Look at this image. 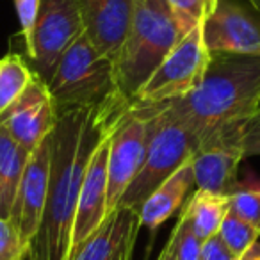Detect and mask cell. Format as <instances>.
<instances>
[{"label": "cell", "mask_w": 260, "mask_h": 260, "mask_svg": "<svg viewBox=\"0 0 260 260\" xmlns=\"http://www.w3.org/2000/svg\"><path fill=\"white\" fill-rule=\"evenodd\" d=\"M130 104L57 118L52 132V168L41 223L27 260H70L77 203L93 150L123 118Z\"/></svg>", "instance_id": "6da1fadb"}, {"label": "cell", "mask_w": 260, "mask_h": 260, "mask_svg": "<svg viewBox=\"0 0 260 260\" xmlns=\"http://www.w3.org/2000/svg\"><path fill=\"white\" fill-rule=\"evenodd\" d=\"M260 102L258 55L210 52L200 86L166 109L198 141L234 123L244 121Z\"/></svg>", "instance_id": "7a4b0ae2"}, {"label": "cell", "mask_w": 260, "mask_h": 260, "mask_svg": "<svg viewBox=\"0 0 260 260\" xmlns=\"http://www.w3.org/2000/svg\"><path fill=\"white\" fill-rule=\"evenodd\" d=\"M185 34L166 0H136L128 34L114 61L119 94L130 105L143 84Z\"/></svg>", "instance_id": "3957f363"}, {"label": "cell", "mask_w": 260, "mask_h": 260, "mask_svg": "<svg viewBox=\"0 0 260 260\" xmlns=\"http://www.w3.org/2000/svg\"><path fill=\"white\" fill-rule=\"evenodd\" d=\"M48 93L57 118L73 112L102 111L114 104H128L116 84L114 61L102 55L82 32L62 54Z\"/></svg>", "instance_id": "277c9868"}, {"label": "cell", "mask_w": 260, "mask_h": 260, "mask_svg": "<svg viewBox=\"0 0 260 260\" xmlns=\"http://www.w3.org/2000/svg\"><path fill=\"white\" fill-rule=\"evenodd\" d=\"M196 150H198V141L194 136L168 112L166 104L157 105L145 162L126 187L118 207L139 212L146 198L178 168L191 160Z\"/></svg>", "instance_id": "5b68a950"}, {"label": "cell", "mask_w": 260, "mask_h": 260, "mask_svg": "<svg viewBox=\"0 0 260 260\" xmlns=\"http://www.w3.org/2000/svg\"><path fill=\"white\" fill-rule=\"evenodd\" d=\"M157 105L132 104L109 139L107 216L118 209L121 196L145 162Z\"/></svg>", "instance_id": "8992f818"}, {"label": "cell", "mask_w": 260, "mask_h": 260, "mask_svg": "<svg viewBox=\"0 0 260 260\" xmlns=\"http://www.w3.org/2000/svg\"><path fill=\"white\" fill-rule=\"evenodd\" d=\"M209 61L210 52L203 41L202 25H198L171 48L132 104L160 105L185 96L200 86Z\"/></svg>", "instance_id": "52a82bcc"}, {"label": "cell", "mask_w": 260, "mask_h": 260, "mask_svg": "<svg viewBox=\"0 0 260 260\" xmlns=\"http://www.w3.org/2000/svg\"><path fill=\"white\" fill-rule=\"evenodd\" d=\"M84 32L79 0H41L27 57L36 79L48 84L62 54Z\"/></svg>", "instance_id": "ba28073f"}, {"label": "cell", "mask_w": 260, "mask_h": 260, "mask_svg": "<svg viewBox=\"0 0 260 260\" xmlns=\"http://www.w3.org/2000/svg\"><path fill=\"white\" fill-rule=\"evenodd\" d=\"M202 34L209 52L260 57V13L249 0H217Z\"/></svg>", "instance_id": "9c48e42d"}, {"label": "cell", "mask_w": 260, "mask_h": 260, "mask_svg": "<svg viewBox=\"0 0 260 260\" xmlns=\"http://www.w3.org/2000/svg\"><path fill=\"white\" fill-rule=\"evenodd\" d=\"M52 168V134L47 136L32 150L16 192L15 205L11 210V223L15 224L20 239L29 248L36 235L47 202L48 184Z\"/></svg>", "instance_id": "30bf717a"}, {"label": "cell", "mask_w": 260, "mask_h": 260, "mask_svg": "<svg viewBox=\"0 0 260 260\" xmlns=\"http://www.w3.org/2000/svg\"><path fill=\"white\" fill-rule=\"evenodd\" d=\"M0 121L20 146L32 153V150L50 136L57 125V112L47 84L34 77L25 93L0 116Z\"/></svg>", "instance_id": "8fae6325"}, {"label": "cell", "mask_w": 260, "mask_h": 260, "mask_svg": "<svg viewBox=\"0 0 260 260\" xmlns=\"http://www.w3.org/2000/svg\"><path fill=\"white\" fill-rule=\"evenodd\" d=\"M118 125V123H116ZM100 139L96 148L93 150L89 162H87L86 173L82 178L79 192V203H77L75 224H73L72 235V253L86 241L87 237L98 230L104 219L107 217V157H109V139L112 130ZM70 253V255H72Z\"/></svg>", "instance_id": "7c38bea8"}, {"label": "cell", "mask_w": 260, "mask_h": 260, "mask_svg": "<svg viewBox=\"0 0 260 260\" xmlns=\"http://www.w3.org/2000/svg\"><path fill=\"white\" fill-rule=\"evenodd\" d=\"M84 32L102 55L116 61L128 34L136 0H79Z\"/></svg>", "instance_id": "4fadbf2b"}, {"label": "cell", "mask_w": 260, "mask_h": 260, "mask_svg": "<svg viewBox=\"0 0 260 260\" xmlns=\"http://www.w3.org/2000/svg\"><path fill=\"white\" fill-rule=\"evenodd\" d=\"M139 228V212L118 207L70 255V260H132Z\"/></svg>", "instance_id": "5bb4252c"}, {"label": "cell", "mask_w": 260, "mask_h": 260, "mask_svg": "<svg viewBox=\"0 0 260 260\" xmlns=\"http://www.w3.org/2000/svg\"><path fill=\"white\" fill-rule=\"evenodd\" d=\"M242 160L244 157L237 148L221 145L202 146L191 159L194 185L214 194H234L241 187L237 173Z\"/></svg>", "instance_id": "9a60e30c"}, {"label": "cell", "mask_w": 260, "mask_h": 260, "mask_svg": "<svg viewBox=\"0 0 260 260\" xmlns=\"http://www.w3.org/2000/svg\"><path fill=\"white\" fill-rule=\"evenodd\" d=\"M194 185L191 160L180 166L168 180H164L139 209V223L148 230H157L180 207H184L189 191Z\"/></svg>", "instance_id": "2e32d148"}, {"label": "cell", "mask_w": 260, "mask_h": 260, "mask_svg": "<svg viewBox=\"0 0 260 260\" xmlns=\"http://www.w3.org/2000/svg\"><path fill=\"white\" fill-rule=\"evenodd\" d=\"M30 153L0 121V217L9 219Z\"/></svg>", "instance_id": "e0dca14e"}, {"label": "cell", "mask_w": 260, "mask_h": 260, "mask_svg": "<svg viewBox=\"0 0 260 260\" xmlns=\"http://www.w3.org/2000/svg\"><path fill=\"white\" fill-rule=\"evenodd\" d=\"M228 210H230V196L214 194L202 189H196L189 202L182 207V214L187 217L192 232L202 242L217 235Z\"/></svg>", "instance_id": "ac0fdd59"}, {"label": "cell", "mask_w": 260, "mask_h": 260, "mask_svg": "<svg viewBox=\"0 0 260 260\" xmlns=\"http://www.w3.org/2000/svg\"><path fill=\"white\" fill-rule=\"evenodd\" d=\"M34 77L29 61L16 52L0 59V116L25 93Z\"/></svg>", "instance_id": "d6986e66"}, {"label": "cell", "mask_w": 260, "mask_h": 260, "mask_svg": "<svg viewBox=\"0 0 260 260\" xmlns=\"http://www.w3.org/2000/svg\"><path fill=\"white\" fill-rule=\"evenodd\" d=\"M221 241L224 242L228 249L234 253L235 256L242 255L248 248H251L256 241L260 239V230L255 228L253 224L246 223L244 219L228 210L226 217L221 223V228L217 232Z\"/></svg>", "instance_id": "ffe728a7"}, {"label": "cell", "mask_w": 260, "mask_h": 260, "mask_svg": "<svg viewBox=\"0 0 260 260\" xmlns=\"http://www.w3.org/2000/svg\"><path fill=\"white\" fill-rule=\"evenodd\" d=\"M166 246L175 260H200L203 242L192 232L187 217L180 214Z\"/></svg>", "instance_id": "44dd1931"}, {"label": "cell", "mask_w": 260, "mask_h": 260, "mask_svg": "<svg viewBox=\"0 0 260 260\" xmlns=\"http://www.w3.org/2000/svg\"><path fill=\"white\" fill-rule=\"evenodd\" d=\"M166 2L185 32L203 25V22L209 18L217 4V0H166Z\"/></svg>", "instance_id": "7402d4cb"}, {"label": "cell", "mask_w": 260, "mask_h": 260, "mask_svg": "<svg viewBox=\"0 0 260 260\" xmlns=\"http://www.w3.org/2000/svg\"><path fill=\"white\" fill-rule=\"evenodd\" d=\"M230 210L260 230V194L251 185H241L230 194Z\"/></svg>", "instance_id": "603a6c76"}, {"label": "cell", "mask_w": 260, "mask_h": 260, "mask_svg": "<svg viewBox=\"0 0 260 260\" xmlns=\"http://www.w3.org/2000/svg\"><path fill=\"white\" fill-rule=\"evenodd\" d=\"M29 248L22 242L11 219L0 217V260H23Z\"/></svg>", "instance_id": "cb8c5ba5"}, {"label": "cell", "mask_w": 260, "mask_h": 260, "mask_svg": "<svg viewBox=\"0 0 260 260\" xmlns=\"http://www.w3.org/2000/svg\"><path fill=\"white\" fill-rule=\"evenodd\" d=\"M40 2L41 0H13L16 15H18L20 32H22V38L25 41L27 57H29L30 50H32V29L38 16V9H40Z\"/></svg>", "instance_id": "d4e9b609"}, {"label": "cell", "mask_w": 260, "mask_h": 260, "mask_svg": "<svg viewBox=\"0 0 260 260\" xmlns=\"http://www.w3.org/2000/svg\"><path fill=\"white\" fill-rule=\"evenodd\" d=\"M237 256L224 246V242L221 241L219 235L207 239L202 246V255L200 260H235Z\"/></svg>", "instance_id": "484cf974"}, {"label": "cell", "mask_w": 260, "mask_h": 260, "mask_svg": "<svg viewBox=\"0 0 260 260\" xmlns=\"http://www.w3.org/2000/svg\"><path fill=\"white\" fill-rule=\"evenodd\" d=\"M235 260H260V241H256L251 248L246 249L242 255H239Z\"/></svg>", "instance_id": "4316f807"}, {"label": "cell", "mask_w": 260, "mask_h": 260, "mask_svg": "<svg viewBox=\"0 0 260 260\" xmlns=\"http://www.w3.org/2000/svg\"><path fill=\"white\" fill-rule=\"evenodd\" d=\"M157 260H175V258H173V255H171L170 249H168V246H164V249L160 251V255Z\"/></svg>", "instance_id": "83f0119b"}, {"label": "cell", "mask_w": 260, "mask_h": 260, "mask_svg": "<svg viewBox=\"0 0 260 260\" xmlns=\"http://www.w3.org/2000/svg\"><path fill=\"white\" fill-rule=\"evenodd\" d=\"M249 185H251V187L255 189V191H256V192H258V194H260V184H258V182H255V184H249Z\"/></svg>", "instance_id": "f1b7e54d"}]
</instances>
